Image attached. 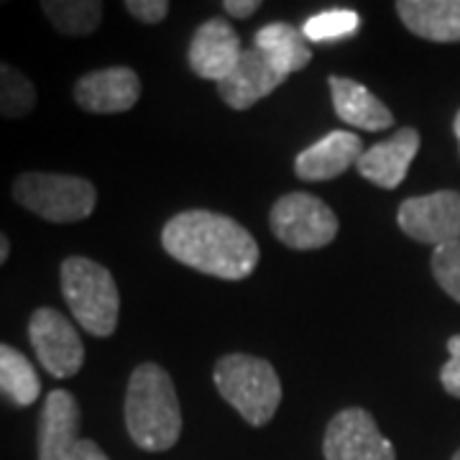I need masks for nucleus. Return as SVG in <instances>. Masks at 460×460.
Masks as SVG:
<instances>
[{"mask_svg":"<svg viewBox=\"0 0 460 460\" xmlns=\"http://www.w3.org/2000/svg\"><path fill=\"white\" fill-rule=\"evenodd\" d=\"M162 246L174 259L215 279L241 281L259 266V243L238 220L213 210H184L162 230Z\"/></svg>","mask_w":460,"mask_h":460,"instance_id":"f257e3e1","label":"nucleus"},{"mask_svg":"<svg viewBox=\"0 0 460 460\" xmlns=\"http://www.w3.org/2000/svg\"><path fill=\"white\" fill-rule=\"evenodd\" d=\"M361 136L350 131H330L325 138L296 154L295 172L305 181L338 180L350 166L358 164L363 156Z\"/></svg>","mask_w":460,"mask_h":460,"instance_id":"ddd939ff","label":"nucleus"},{"mask_svg":"<svg viewBox=\"0 0 460 460\" xmlns=\"http://www.w3.org/2000/svg\"><path fill=\"white\" fill-rule=\"evenodd\" d=\"M241 57H243L241 36L223 16L205 21L195 31L187 49L192 72L202 80H213V83H223L238 66Z\"/></svg>","mask_w":460,"mask_h":460,"instance_id":"9b49d317","label":"nucleus"},{"mask_svg":"<svg viewBox=\"0 0 460 460\" xmlns=\"http://www.w3.org/2000/svg\"><path fill=\"white\" fill-rule=\"evenodd\" d=\"M361 26V18L356 11L348 8H332V11H323L317 16L307 18V23L302 26V33L307 41L323 44V41H338L345 36H353Z\"/></svg>","mask_w":460,"mask_h":460,"instance_id":"4be33fe9","label":"nucleus"},{"mask_svg":"<svg viewBox=\"0 0 460 460\" xmlns=\"http://www.w3.org/2000/svg\"><path fill=\"white\" fill-rule=\"evenodd\" d=\"M284 80L287 77L274 69V65L263 57L261 51L251 47V49H243L241 62L228 77L223 83H217V95L233 111H248L259 100L271 95Z\"/></svg>","mask_w":460,"mask_h":460,"instance_id":"4468645a","label":"nucleus"},{"mask_svg":"<svg viewBox=\"0 0 460 460\" xmlns=\"http://www.w3.org/2000/svg\"><path fill=\"white\" fill-rule=\"evenodd\" d=\"M215 386L251 428H263L274 420L281 404V381L274 366L248 353H228L213 368Z\"/></svg>","mask_w":460,"mask_h":460,"instance_id":"7ed1b4c3","label":"nucleus"},{"mask_svg":"<svg viewBox=\"0 0 460 460\" xmlns=\"http://www.w3.org/2000/svg\"><path fill=\"white\" fill-rule=\"evenodd\" d=\"M44 16L49 18L54 31L62 36H90L102 23L100 0H44Z\"/></svg>","mask_w":460,"mask_h":460,"instance_id":"aec40b11","label":"nucleus"},{"mask_svg":"<svg viewBox=\"0 0 460 460\" xmlns=\"http://www.w3.org/2000/svg\"><path fill=\"white\" fill-rule=\"evenodd\" d=\"M396 13L420 39L438 44L460 41V0H399Z\"/></svg>","mask_w":460,"mask_h":460,"instance_id":"f3484780","label":"nucleus"},{"mask_svg":"<svg viewBox=\"0 0 460 460\" xmlns=\"http://www.w3.org/2000/svg\"><path fill=\"white\" fill-rule=\"evenodd\" d=\"M399 228L417 243L450 246L460 241V192L440 190L422 198H410L399 205Z\"/></svg>","mask_w":460,"mask_h":460,"instance_id":"6e6552de","label":"nucleus"},{"mask_svg":"<svg viewBox=\"0 0 460 460\" xmlns=\"http://www.w3.org/2000/svg\"><path fill=\"white\" fill-rule=\"evenodd\" d=\"M447 350H450V358L440 371V381H443V389L447 394L460 399V335H453L447 341Z\"/></svg>","mask_w":460,"mask_h":460,"instance_id":"b1692460","label":"nucleus"},{"mask_svg":"<svg viewBox=\"0 0 460 460\" xmlns=\"http://www.w3.org/2000/svg\"><path fill=\"white\" fill-rule=\"evenodd\" d=\"M432 277L460 305V241L432 251Z\"/></svg>","mask_w":460,"mask_h":460,"instance_id":"5701e85b","label":"nucleus"},{"mask_svg":"<svg viewBox=\"0 0 460 460\" xmlns=\"http://www.w3.org/2000/svg\"><path fill=\"white\" fill-rule=\"evenodd\" d=\"M8 256H11V241L5 233H0V266L8 261Z\"/></svg>","mask_w":460,"mask_h":460,"instance_id":"cd10ccee","label":"nucleus"},{"mask_svg":"<svg viewBox=\"0 0 460 460\" xmlns=\"http://www.w3.org/2000/svg\"><path fill=\"white\" fill-rule=\"evenodd\" d=\"M0 394L16 407H31L41 396V381L33 363L8 343H0Z\"/></svg>","mask_w":460,"mask_h":460,"instance_id":"6ab92c4d","label":"nucleus"},{"mask_svg":"<svg viewBox=\"0 0 460 460\" xmlns=\"http://www.w3.org/2000/svg\"><path fill=\"white\" fill-rule=\"evenodd\" d=\"M126 11L141 23H162L169 13L166 0H126Z\"/></svg>","mask_w":460,"mask_h":460,"instance_id":"393cba45","label":"nucleus"},{"mask_svg":"<svg viewBox=\"0 0 460 460\" xmlns=\"http://www.w3.org/2000/svg\"><path fill=\"white\" fill-rule=\"evenodd\" d=\"M453 460H460V450H458V453H456V456H453Z\"/></svg>","mask_w":460,"mask_h":460,"instance_id":"c756f323","label":"nucleus"},{"mask_svg":"<svg viewBox=\"0 0 460 460\" xmlns=\"http://www.w3.org/2000/svg\"><path fill=\"white\" fill-rule=\"evenodd\" d=\"M69 460H111V458L100 450V445L95 443V440H87V438H83V440L77 443V447L72 450Z\"/></svg>","mask_w":460,"mask_h":460,"instance_id":"bb28decb","label":"nucleus"},{"mask_svg":"<svg viewBox=\"0 0 460 460\" xmlns=\"http://www.w3.org/2000/svg\"><path fill=\"white\" fill-rule=\"evenodd\" d=\"M269 226L284 246L295 251L325 248L338 235V215L307 192H289L274 202Z\"/></svg>","mask_w":460,"mask_h":460,"instance_id":"423d86ee","label":"nucleus"},{"mask_svg":"<svg viewBox=\"0 0 460 460\" xmlns=\"http://www.w3.org/2000/svg\"><path fill=\"white\" fill-rule=\"evenodd\" d=\"M13 199L23 210L49 223H80L95 213L98 190L93 181L75 174L23 172L13 181Z\"/></svg>","mask_w":460,"mask_h":460,"instance_id":"39448f33","label":"nucleus"},{"mask_svg":"<svg viewBox=\"0 0 460 460\" xmlns=\"http://www.w3.org/2000/svg\"><path fill=\"white\" fill-rule=\"evenodd\" d=\"M325 460H396L389 438L381 435L371 411L348 407L338 411L325 428Z\"/></svg>","mask_w":460,"mask_h":460,"instance_id":"1a4fd4ad","label":"nucleus"},{"mask_svg":"<svg viewBox=\"0 0 460 460\" xmlns=\"http://www.w3.org/2000/svg\"><path fill=\"white\" fill-rule=\"evenodd\" d=\"M453 128H456V136H458V144H460V111L456 115V123H453Z\"/></svg>","mask_w":460,"mask_h":460,"instance_id":"c85d7f7f","label":"nucleus"},{"mask_svg":"<svg viewBox=\"0 0 460 460\" xmlns=\"http://www.w3.org/2000/svg\"><path fill=\"white\" fill-rule=\"evenodd\" d=\"M72 95L84 113H126L141 98V80L131 66H105L83 75Z\"/></svg>","mask_w":460,"mask_h":460,"instance_id":"9d476101","label":"nucleus"},{"mask_svg":"<svg viewBox=\"0 0 460 460\" xmlns=\"http://www.w3.org/2000/svg\"><path fill=\"white\" fill-rule=\"evenodd\" d=\"M126 428L141 450H172L181 435V407L174 381L159 363L133 368L126 389Z\"/></svg>","mask_w":460,"mask_h":460,"instance_id":"f03ea898","label":"nucleus"},{"mask_svg":"<svg viewBox=\"0 0 460 460\" xmlns=\"http://www.w3.org/2000/svg\"><path fill=\"white\" fill-rule=\"evenodd\" d=\"M253 47L261 51L284 77L295 75L313 62L310 41L305 39L302 29H295L292 23L279 21V23H269L259 29L253 36Z\"/></svg>","mask_w":460,"mask_h":460,"instance_id":"a211bd4d","label":"nucleus"},{"mask_svg":"<svg viewBox=\"0 0 460 460\" xmlns=\"http://www.w3.org/2000/svg\"><path fill=\"white\" fill-rule=\"evenodd\" d=\"M259 8H261V0H226L223 3V11L230 18H251Z\"/></svg>","mask_w":460,"mask_h":460,"instance_id":"a878e982","label":"nucleus"},{"mask_svg":"<svg viewBox=\"0 0 460 460\" xmlns=\"http://www.w3.org/2000/svg\"><path fill=\"white\" fill-rule=\"evenodd\" d=\"M83 428V410L80 402L66 389H54L44 399L39 414V460H69L77 447Z\"/></svg>","mask_w":460,"mask_h":460,"instance_id":"f8f14e48","label":"nucleus"},{"mask_svg":"<svg viewBox=\"0 0 460 460\" xmlns=\"http://www.w3.org/2000/svg\"><path fill=\"white\" fill-rule=\"evenodd\" d=\"M62 295L72 317L84 332L95 338H111L118 328L120 292L113 274L87 256H69L62 261Z\"/></svg>","mask_w":460,"mask_h":460,"instance_id":"20e7f679","label":"nucleus"},{"mask_svg":"<svg viewBox=\"0 0 460 460\" xmlns=\"http://www.w3.org/2000/svg\"><path fill=\"white\" fill-rule=\"evenodd\" d=\"M29 341L44 371L54 378H72L84 366V345L77 328L54 307L33 310Z\"/></svg>","mask_w":460,"mask_h":460,"instance_id":"0eeeda50","label":"nucleus"},{"mask_svg":"<svg viewBox=\"0 0 460 460\" xmlns=\"http://www.w3.org/2000/svg\"><path fill=\"white\" fill-rule=\"evenodd\" d=\"M417 151H420V133L414 128H399L392 138L366 148L356 169L363 180H368L381 190H396L407 177Z\"/></svg>","mask_w":460,"mask_h":460,"instance_id":"2eb2a0df","label":"nucleus"},{"mask_svg":"<svg viewBox=\"0 0 460 460\" xmlns=\"http://www.w3.org/2000/svg\"><path fill=\"white\" fill-rule=\"evenodd\" d=\"M330 93H332V105L338 118L361 131H386L394 126V115L381 102V100L363 87L361 83L350 77H328Z\"/></svg>","mask_w":460,"mask_h":460,"instance_id":"dca6fc26","label":"nucleus"},{"mask_svg":"<svg viewBox=\"0 0 460 460\" xmlns=\"http://www.w3.org/2000/svg\"><path fill=\"white\" fill-rule=\"evenodd\" d=\"M36 84L16 66L0 62V115L3 118H26L36 108Z\"/></svg>","mask_w":460,"mask_h":460,"instance_id":"412c9836","label":"nucleus"}]
</instances>
